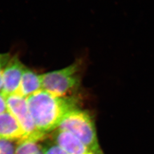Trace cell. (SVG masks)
Returning a JSON list of instances; mask_svg holds the SVG:
<instances>
[{
  "mask_svg": "<svg viewBox=\"0 0 154 154\" xmlns=\"http://www.w3.org/2000/svg\"><path fill=\"white\" fill-rule=\"evenodd\" d=\"M26 100L35 127L45 136L56 130L69 112L79 108V103L75 96L58 97L42 89Z\"/></svg>",
  "mask_w": 154,
  "mask_h": 154,
  "instance_id": "1",
  "label": "cell"
},
{
  "mask_svg": "<svg viewBox=\"0 0 154 154\" xmlns=\"http://www.w3.org/2000/svg\"><path fill=\"white\" fill-rule=\"evenodd\" d=\"M57 128L71 132L93 154H103L99 146L93 119L88 111L77 108L63 117Z\"/></svg>",
  "mask_w": 154,
  "mask_h": 154,
  "instance_id": "2",
  "label": "cell"
},
{
  "mask_svg": "<svg viewBox=\"0 0 154 154\" xmlns=\"http://www.w3.org/2000/svg\"><path fill=\"white\" fill-rule=\"evenodd\" d=\"M82 66L79 59L63 69L42 74V90L58 97L70 96L80 86Z\"/></svg>",
  "mask_w": 154,
  "mask_h": 154,
  "instance_id": "3",
  "label": "cell"
},
{
  "mask_svg": "<svg viewBox=\"0 0 154 154\" xmlns=\"http://www.w3.org/2000/svg\"><path fill=\"white\" fill-rule=\"evenodd\" d=\"M8 111L13 116L24 133V140L38 142L46 136L39 132L30 114L26 98L17 94L6 97Z\"/></svg>",
  "mask_w": 154,
  "mask_h": 154,
  "instance_id": "4",
  "label": "cell"
},
{
  "mask_svg": "<svg viewBox=\"0 0 154 154\" xmlns=\"http://www.w3.org/2000/svg\"><path fill=\"white\" fill-rule=\"evenodd\" d=\"M25 68V66L16 55L11 58L4 67L2 76V88L0 91L6 97L17 93Z\"/></svg>",
  "mask_w": 154,
  "mask_h": 154,
  "instance_id": "5",
  "label": "cell"
},
{
  "mask_svg": "<svg viewBox=\"0 0 154 154\" xmlns=\"http://www.w3.org/2000/svg\"><path fill=\"white\" fill-rule=\"evenodd\" d=\"M54 143L67 154H91L89 149L71 132L60 128L53 131Z\"/></svg>",
  "mask_w": 154,
  "mask_h": 154,
  "instance_id": "6",
  "label": "cell"
},
{
  "mask_svg": "<svg viewBox=\"0 0 154 154\" xmlns=\"http://www.w3.org/2000/svg\"><path fill=\"white\" fill-rule=\"evenodd\" d=\"M0 139L18 142L24 140L22 128L8 111L0 114Z\"/></svg>",
  "mask_w": 154,
  "mask_h": 154,
  "instance_id": "7",
  "label": "cell"
},
{
  "mask_svg": "<svg viewBox=\"0 0 154 154\" xmlns=\"http://www.w3.org/2000/svg\"><path fill=\"white\" fill-rule=\"evenodd\" d=\"M42 89L41 75H39L26 67L22 75L20 87L16 94L26 98Z\"/></svg>",
  "mask_w": 154,
  "mask_h": 154,
  "instance_id": "8",
  "label": "cell"
},
{
  "mask_svg": "<svg viewBox=\"0 0 154 154\" xmlns=\"http://www.w3.org/2000/svg\"><path fill=\"white\" fill-rule=\"evenodd\" d=\"M18 143L16 154H44L42 146L37 142L25 140Z\"/></svg>",
  "mask_w": 154,
  "mask_h": 154,
  "instance_id": "9",
  "label": "cell"
},
{
  "mask_svg": "<svg viewBox=\"0 0 154 154\" xmlns=\"http://www.w3.org/2000/svg\"><path fill=\"white\" fill-rule=\"evenodd\" d=\"M16 150L11 141L0 139V154H14Z\"/></svg>",
  "mask_w": 154,
  "mask_h": 154,
  "instance_id": "10",
  "label": "cell"
},
{
  "mask_svg": "<svg viewBox=\"0 0 154 154\" xmlns=\"http://www.w3.org/2000/svg\"><path fill=\"white\" fill-rule=\"evenodd\" d=\"M42 147L44 154H67L54 143L46 144Z\"/></svg>",
  "mask_w": 154,
  "mask_h": 154,
  "instance_id": "11",
  "label": "cell"
},
{
  "mask_svg": "<svg viewBox=\"0 0 154 154\" xmlns=\"http://www.w3.org/2000/svg\"><path fill=\"white\" fill-rule=\"evenodd\" d=\"M8 111L6 97L0 91V114Z\"/></svg>",
  "mask_w": 154,
  "mask_h": 154,
  "instance_id": "12",
  "label": "cell"
},
{
  "mask_svg": "<svg viewBox=\"0 0 154 154\" xmlns=\"http://www.w3.org/2000/svg\"><path fill=\"white\" fill-rule=\"evenodd\" d=\"M11 55L9 54H0V67L4 68L8 61L11 59Z\"/></svg>",
  "mask_w": 154,
  "mask_h": 154,
  "instance_id": "13",
  "label": "cell"
},
{
  "mask_svg": "<svg viewBox=\"0 0 154 154\" xmlns=\"http://www.w3.org/2000/svg\"><path fill=\"white\" fill-rule=\"evenodd\" d=\"M3 69L2 67H0V91L2 88V71H3Z\"/></svg>",
  "mask_w": 154,
  "mask_h": 154,
  "instance_id": "14",
  "label": "cell"
},
{
  "mask_svg": "<svg viewBox=\"0 0 154 154\" xmlns=\"http://www.w3.org/2000/svg\"><path fill=\"white\" fill-rule=\"evenodd\" d=\"M91 154H93V153H92Z\"/></svg>",
  "mask_w": 154,
  "mask_h": 154,
  "instance_id": "15",
  "label": "cell"
}]
</instances>
